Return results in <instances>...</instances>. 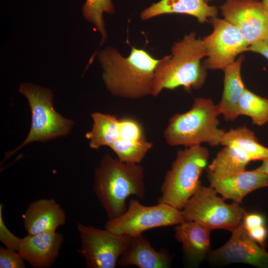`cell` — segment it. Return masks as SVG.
Masks as SVG:
<instances>
[{
    "mask_svg": "<svg viewBox=\"0 0 268 268\" xmlns=\"http://www.w3.org/2000/svg\"><path fill=\"white\" fill-rule=\"evenodd\" d=\"M219 115L211 99L195 98L189 111L170 118L164 132V139L172 146L188 147L203 143L218 145L225 132L218 128Z\"/></svg>",
    "mask_w": 268,
    "mask_h": 268,
    "instance_id": "277c9868",
    "label": "cell"
},
{
    "mask_svg": "<svg viewBox=\"0 0 268 268\" xmlns=\"http://www.w3.org/2000/svg\"><path fill=\"white\" fill-rule=\"evenodd\" d=\"M264 41L268 45V33L265 37V39L264 40Z\"/></svg>",
    "mask_w": 268,
    "mask_h": 268,
    "instance_id": "d6a6232c",
    "label": "cell"
},
{
    "mask_svg": "<svg viewBox=\"0 0 268 268\" xmlns=\"http://www.w3.org/2000/svg\"><path fill=\"white\" fill-rule=\"evenodd\" d=\"M210 186L224 199L241 203L249 193L268 187V175L257 168L246 170L219 180L209 181Z\"/></svg>",
    "mask_w": 268,
    "mask_h": 268,
    "instance_id": "2e32d148",
    "label": "cell"
},
{
    "mask_svg": "<svg viewBox=\"0 0 268 268\" xmlns=\"http://www.w3.org/2000/svg\"><path fill=\"white\" fill-rule=\"evenodd\" d=\"M81 242L78 252L88 268H115L130 236L114 234L107 229L77 223Z\"/></svg>",
    "mask_w": 268,
    "mask_h": 268,
    "instance_id": "9c48e42d",
    "label": "cell"
},
{
    "mask_svg": "<svg viewBox=\"0 0 268 268\" xmlns=\"http://www.w3.org/2000/svg\"><path fill=\"white\" fill-rule=\"evenodd\" d=\"M250 236L264 248L268 235V231L265 225L260 226L247 230Z\"/></svg>",
    "mask_w": 268,
    "mask_h": 268,
    "instance_id": "f1b7e54d",
    "label": "cell"
},
{
    "mask_svg": "<svg viewBox=\"0 0 268 268\" xmlns=\"http://www.w3.org/2000/svg\"><path fill=\"white\" fill-rule=\"evenodd\" d=\"M64 237L56 232L28 235L18 238L15 250L32 267L47 268L58 258Z\"/></svg>",
    "mask_w": 268,
    "mask_h": 268,
    "instance_id": "4fadbf2b",
    "label": "cell"
},
{
    "mask_svg": "<svg viewBox=\"0 0 268 268\" xmlns=\"http://www.w3.org/2000/svg\"><path fill=\"white\" fill-rule=\"evenodd\" d=\"M171 264L169 252L164 249L155 250L142 234L130 236L118 262V265L121 267L135 266L139 268H167Z\"/></svg>",
    "mask_w": 268,
    "mask_h": 268,
    "instance_id": "9a60e30c",
    "label": "cell"
},
{
    "mask_svg": "<svg viewBox=\"0 0 268 268\" xmlns=\"http://www.w3.org/2000/svg\"><path fill=\"white\" fill-rule=\"evenodd\" d=\"M208 157V150L201 145L179 150L161 186L158 202L182 210L201 185L200 177Z\"/></svg>",
    "mask_w": 268,
    "mask_h": 268,
    "instance_id": "5b68a950",
    "label": "cell"
},
{
    "mask_svg": "<svg viewBox=\"0 0 268 268\" xmlns=\"http://www.w3.org/2000/svg\"><path fill=\"white\" fill-rule=\"evenodd\" d=\"M262 2L268 10V0H262Z\"/></svg>",
    "mask_w": 268,
    "mask_h": 268,
    "instance_id": "1f68e13d",
    "label": "cell"
},
{
    "mask_svg": "<svg viewBox=\"0 0 268 268\" xmlns=\"http://www.w3.org/2000/svg\"><path fill=\"white\" fill-rule=\"evenodd\" d=\"M153 143L145 140L130 138H119L110 148L120 161L133 164H139L152 147Z\"/></svg>",
    "mask_w": 268,
    "mask_h": 268,
    "instance_id": "603a6c76",
    "label": "cell"
},
{
    "mask_svg": "<svg viewBox=\"0 0 268 268\" xmlns=\"http://www.w3.org/2000/svg\"><path fill=\"white\" fill-rule=\"evenodd\" d=\"M205 1H209V0H204Z\"/></svg>",
    "mask_w": 268,
    "mask_h": 268,
    "instance_id": "836d02e7",
    "label": "cell"
},
{
    "mask_svg": "<svg viewBox=\"0 0 268 268\" xmlns=\"http://www.w3.org/2000/svg\"><path fill=\"white\" fill-rule=\"evenodd\" d=\"M239 115L251 118L254 124L262 126L268 123V98L245 89L239 102Z\"/></svg>",
    "mask_w": 268,
    "mask_h": 268,
    "instance_id": "cb8c5ba5",
    "label": "cell"
},
{
    "mask_svg": "<svg viewBox=\"0 0 268 268\" xmlns=\"http://www.w3.org/2000/svg\"><path fill=\"white\" fill-rule=\"evenodd\" d=\"M265 222L264 216L255 213H246L243 220V224L247 230L264 225Z\"/></svg>",
    "mask_w": 268,
    "mask_h": 268,
    "instance_id": "83f0119b",
    "label": "cell"
},
{
    "mask_svg": "<svg viewBox=\"0 0 268 268\" xmlns=\"http://www.w3.org/2000/svg\"><path fill=\"white\" fill-rule=\"evenodd\" d=\"M19 92L28 100L31 112V125L25 139L15 149L8 152L6 158L32 142H45L67 136L74 123L55 109L53 94L49 88L30 82H23L19 85Z\"/></svg>",
    "mask_w": 268,
    "mask_h": 268,
    "instance_id": "8992f818",
    "label": "cell"
},
{
    "mask_svg": "<svg viewBox=\"0 0 268 268\" xmlns=\"http://www.w3.org/2000/svg\"><path fill=\"white\" fill-rule=\"evenodd\" d=\"M96 55L103 70L104 83L113 95L135 99L151 95L154 73L161 59L134 47L127 57L112 47Z\"/></svg>",
    "mask_w": 268,
    "mask_h": 268,
    "instance_id": "6da1fadb",
    "label": "cell"
},
{
    "mask_svg": "<svg viewBox=\"0 0 268 268\" xmlns=\"http://www.w3.org/2000/svg\"><path fill=\"white\" fill-rule=\"evenodd\" d=\"M250 161L247 154L239 147L234 144L225 145L208 166L209 181L243 171Z\"/></svg>",
    "mask_w": 268,
    "mask_h": 268,
    "instance_id": "ffe728a7",
    "label": "cell"
},
{
    "mask_svg": "<svg viewBox=\"0 0 268 268\" xmlns=\"http://www.w3.org/2000/svg\"><path fill=\"white\" fill-rule=\"evenodd\" d=\"M257 169L268 175V157L263 161L262 164Z\"/></svg>",
    "mask_w": 268,
    "mask_h": 268,
    "instance_id": "4dcf8cb0",
    "label": "cell"
},
{
    "mask_svg": "<svg viewBox=\"0 0 268 268\" xmlns=\"http://www.w3.org/2000/svg\"><path fill=\"white\" fill-rule=\"evenodd\" d=\"M229 240L211 251L208 258L215 263H240L259 268H268V253L249 235L243 222L233 230Z\"/></svg>",
    "mask_w": 268,
    "mask_h": 268,
    "instance_id": "7c38bea8",
    "label": "cell"
},
{
    "mask_svg": "<svg viewBox=\"0 0 268 268\" xmlns=\"http://www.w3.org/2000/svg\"><path fill=\"white\" fill-rule=\"evenodd\" d=\"M243 59L241 56L223 69L224 89L221 100L216 106L220 115L227 121H233L239 116V102L246 89L241 75Z\"/></svg>",
    "mask_w": 268,
    "mask_h": 268,
    "instance_id": "d6986e66",
    "label": "cell"
},
{
    "mask_svg": "<svg viewBox=\"0 0 268 268\" xmlns=\"http://www.w3.org/2000/svg\"><path fill=\"white\" fill-rule=\"evenodd\" d=\"M91 118L92 129L85 134L90 147L97 149L104 146L110 147L120 136V119L114 115L99 112L92 113Z\"/></svg>",
    "mask_w": 268,
    "mask_h": 268,
    "instance_id": "44dd1931",
    "label": "cell"
},
{
    "mask_svg": "<svg viewBox=\"0 0 268 268\" xmlns=\"http://www.w3.org/2000/svg\"><path fill=\"white\" fill-rule=\"evenodd\" d=\"M210 230L192 221H185L176 225L175 236L182 244L188 262L198 266L204 261L211 251Z\"/></svg>",
    "mask_w": 268,
    "mask_h": 268,
    "instance_id": "e0dca14e",
    "label": "cell"
},
{
    "mask_svg": "<svg viewBox=\"0 0 268 268\" xmlns=\"http://www.w3.org/2000/svg\"><path fill=\"white\" fill-rule=\"evenodd\" d=\"M224 19L236 27L250 45L268 33V10L257 0H227L220 6Z\"/></svg>",
    "mask_w": 268,
    "mask_h": 268,
    "instance_id": "8fae6325",
    "label": "cell"
},
{
    "mask_svg": "<svg viewBox=\"0 0 268 268\" xmlns=\"http://www.w3.org/2000/svg\"><path fill=\"white\" fill-rule=\"evenodd\" d=\"M206 57L202 40L194 32L185 35L172 46L171 54L161 58L154 73L151 95L157 96L164 89L182 86L190 92L204 83L206 68L201 63Z\"/></svg>",
    "mask_w": 268,
    "mask_h": 268,
    "instance_id": "3957f363",
    "label": "cell"
},
{
    "mask_svg": "<svg viewBox=\"0 0 268 268\" xmlns=\"http://www.w3.org/2000/svg\"><path fill=\"white\" fill-rule=\"evenodd\" d=\"M185 220L181 210L167 203L146 206L131 199L126 211L120 216L108 219L105 228L118 235L133 236L153 228L177 225Z\"/></svg>",
    "mask_w": 268,
    "mask_h": 268,
    "instance_id": "ba28073f",
    "label": "cell"
},
{
    "mask_svg": "<svg viewBox=\"0 0 268 268\" xmlns=\"http://www.w3.org/2000/svg\"><path fill=\"white\" fill-rule=\"evenodd\" d=\"M25 261L15 250L0 247V268H24Z\"/></svg>",
    "mask_w": 268,
    "mask_h": 268,
    "instance_id": "484cf974",
    "label": "cell"
},
{
    "mask_svg": "<svg viewBox=\"0 0 268 268\" xmlns=\"http://www.w3.org/2000/svg\"><path fill=\"white\" fill-rule=\"evenodd\" d=\"M93 188L108 219L116 218L126 211L130 196L144 199V168L139 164L124 162L105 154L95 169Z\"/></svg>",
    "mask_w": 268,
    "mask_h": 268,
    "instance_id": "7a4b0ae2",
    "label": "cell"
},
{
    "mask_svg": "<svg viewBox=\"0 0 268 268\" xmlns=\"http://www.w3.org/2000/svg\"><path fill=\"white\" fill-rule=\"evenodd\" d=\"M248 51L260 54L268 60V45L264 41L250 45Z\"/></svg>",
    "mask_w": 268,
    "mask_h": 268,
    "instance_id": "f546056e",
    "label": "cell"
},
{
    "mask_svg": "<svg viewBox=\"0 0 268 268\" xmlns=\"http://www.w3.org/2000/svg\"><path fill=\"white\" fill-rule=\"evenodd\" d=\"M211 22L213 31L202 39L207 57L203 66L206 69H223L238 54L248 51L250 44L238 29L225 19L214 17Z\"/></svg>",
    "mask_w": 268,
    "mask_h": 268,
    "instance_id": "30bf717a",
    "label": "cell"
},
{
    "mask_svg": "<svg viewBox=\"0 0 268 268\" xmlns=\"http://www.w3.org/2000/svg\"><path fill=\"white\" fill-rule=\"evenodd\" d=\"M114 11L111 0H86L82 6V13L84 18L92 23L101 35L99 47L107 37L103 15L104 13L113 14Z\"/></svg>",
    "mask_w": 268,
    "mask_h": 268,
    "instance_id": "d4e9b609",
    "label": "cell"
},
{
    "mask_svg": "<svg viewBox=\"0 0 268 268\" xmlns=\"http://www.w3.org/2000/svg\"><path fill=\"white\" fill-rule=\"evenodd\" d=\"M28 235L56 232L66 221V214L54 199H42L31 202L22 215Z\"/></svg>",
    "mask_w": 268,
    "mask_h": 268,
    "instance_id": "5bb4252c",
    "label": "cell"
},
{
    "mask_svg": "<svg viewBox=\"0 0 268 268\" xmlns=\"http://www.w3.org/2000/svg\"><path fill=\"white\" fill-rule=\"evenodd\" d=\"M220 144H234L243 149L251 161L262 160L268 157V148L259 142L255 134L246 126L225 132Z\"/></svg>",
    "mask_w": 268,
    "mask_h": 268,
    "instance_id": "7402d4cb",
    "label": "cell"
},
{
    "mask_svg": "<svg viewBox=\"0 0 268 268\" xmlns=\"http://www.w3.org/2000/svg\"><path fill=\"white\" fill-rule=\"evenodd\" d=\"M2 204H0V240L6 248L14 250L16 241L18 237L11 232L5 225L2 219Z\"/></svg>",
    "mask_w": 268,
    "mask_h": 268,
    "instance_id": "4316f807",
    "label": "cell"
},
{
    "mask_svg": "<svg viewBox=\"0 0 268 268\" xmlns=\"http://www.w3.org/2000/svg\"><path fill=\"white\" fill-rule=\"evenodd\" d=\"M210 186L201 185L181 210L185 221L197 222L210 231L222 229L232 231L243 222L247 213L235 202L227 204Z\"/></svg>",
    "mask_w": 268,
    "mask_h": 268,
    "instance_id": "52a82bcc",
    "label": "cell"
},
{
    "mask_svg": "<svg viewBox=\"0 0 268 268\" xmlns=\"http://www.w3.org/2000/svg\"><path fill=\"white\" fill-rule=\"evenodd\" d=\"M184 14L196 17L203 23L216 17L217 8L208 5L204 0H160L144 9L140 13L142 20L167 14Z\"/></svg>",
    "mask_w": 268,
    "mask_h": 268,
    "instance_id": "ac0fdd59",
    "label": "cell"
}]
</instances>
